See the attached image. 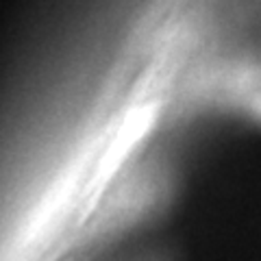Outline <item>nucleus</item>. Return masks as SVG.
Instances as JSON below:
<instances>
[{"label": "nucleus", "mask_w": 261, "mask_h": 261, "mask_svg": "<svg viewBox=\"0 0 261 261\" xmlns=\"http://www.w3.org/2000/svg\"><path fill=\"white\" fill-rule=\"evenodd\" d=\"M248 107H250V111H252V116L261 120V92H255V94L250 96Z\"/></svg>", "instance_id": "obj_1"}]
</instances>
